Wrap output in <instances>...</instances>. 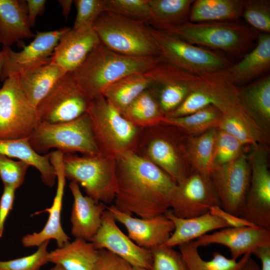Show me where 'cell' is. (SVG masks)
Returning a JSON list of instances; mask_svg holds the SVG:
<instances>
[{
    "mask_svg": "<svg viewBox=\"0 0 270 270\" xmlns=\"http://www.w3.org/2000/svg\"><path fill=\"white\" fill-rule=\"evenodd\" d=\"M174 223V228L170 238L162 246L174 248L194 241L208 232L230 228L221 218L209 212L202 215L182 218L175 216L171 210L164 214Z\"/></svg>",
    "mask_w": 270,
    "mask_h": 270,
    "instance_id": "27",
    "label": "cell"
},
{
    "mask_svg": "<svg viewBox=\"0 0 270 270\" xmlns=\"http://www.w3.org/2000/svg\"><path fill=\"white\" fill-rule=\"evenodd\" d=\"M3 62H4V52L2 50L0 51V74L1 73L2 68Z\"/></svg>",
    "mask_w": 270,
    "mask_h": 270,
    "instance_id": "53",
    "label": "cell"
},
{
    "mask_svg": "<svg viewBox=\"0 0 270 270\" xmlns=\"http://www.w3.org/2000/svg\"><path fill=\"white\" fill-rule=\"evenodd\" d=\"M152 85L144 73L126 76L107 87L102 95L121 113L142 92Z\"/></svg>",
    "mask_w": 270,
    "mask_h": 270,
    "instance_id": "35",
    "label": "cell"
},
{
    "mask_svg": "<svg viewBox=\"0 0 270 270\" xmlns=\"http://www.w3.org/2000/svg\"><path fill=\"white\" fill-rule=\"evenodd\" d=\"M177 188L166 172L136 152L116 157L114 205L120 210L144 218L164 214Z\"/></svg>",
    "mask_w": 270,
    "mask_h": 270,
    "instance_id": "1",
    "label": "cell"
},
{
    "mask_svg": "<svg viewBox=\"0 0 270 270\" xmlns=\"http://www.w3.org/2000/svg\"><path fill=\"white\" fill-rule=\"evenodd\" d=\"M188 138L178 128L160 123L142 130L135 152L178 184L192 170L188 152Z\"/></svg>",
    "mask_w": 270,
    "mask_h": 270,
    "instance_id": "3",
    "label": "cell"
},
{
    "mask_svg": "<svg viewBox=\"0 0 270 270\" xmlns=\"http://www.w3.org/2000/svg\"><path fill=\"white\" fill-rule=\"evenodd\" d=\"M68 28L36 32L34 40L22 49L14 51L10 47L3 46L4 62L0 80L8 77L22 76L50 62L51 57L60 38Z\"/></svg>",
    "mask_w": 270,
    "mask_h": 270,
    "instance_id": "14",
    "label": "cell"
},
{
    "mask_svg": "<svg viewBox=\"0 0 270 270\" xmlns=\"http://www.w3.org/2000/svg\"><path fill=\"white\" fill-rule=\"evenodd\" d=\"M106 11L146 23L150 17L148 0H105Z\"/></svg>",
    "mask_w": 270,
    "mask_h": 270,
    "instance_id": "41",
    "label": "cell"
},
{
    "mask_svg": "<svg viewBox=\"0 0 270 270\" xmlns=\"http://www.w3.org/2000/svg\"><path fill=\"white\" fill-rule=\"evenodd\" d=\"M136 126L145 128L162 123L165 114L152 87L142 92L122 113Z\"/></svg>",
    "mask_w": 270,
    "mask_h": 270,
    "instance_id": "34",
    "label": "cell"
},
{
    "mask_svg": "<svg viewBox=\"0 0 270 270\" xmlns=\"http://www.w3.org/2000/svg\"><path fill=\"white\" fill-rule=\"evenodd\" d=\"M218 128L210 129L196 136H189L188 152L192 170L210 178Z\"/></svg>",
    "mask_w": 270,
    "mask_h": 270,
    "instance_id": "38",
    "label": "cell"
},
{
    "mask_svg": "<svg viewBox=\"0 0 270 270\" xmlns=\"http://www.w3.org/2000/svg\"><path fill=\"white\" fill-rule=\"evenodd\" d=\"M133 270H149L144 268H140V267H134Z\"/></svg>",
    "mask_w": 270,
    "mask_h": 270,
    "instance_id": "55",
    "label": "cell"
},
{
    "mask_svg": "<svg viewBox=\"0 0 270 270\" xmlns=\"http://www.w3.org/2000/svg\"><path fill=\"white\" fill-rule=\"evenodd\" d=\"M16 190L12 187L4 186L0 199V238L3 235L6 221L12 208Z\"/></svg>",
    "mask_w": 270,
    "mask_h": 270,
    "instance_id": "47",
    "label": "cell"
},
{
    "mask_svg": "<svg viewBox=\"0 0 270 270\" xmlns=\"http://www.w3.org/2000/svg\"><path fill=\"white\" fill-rule=\"evenodd\" d=\"M100 43L92 25L68 28L55 48L50 62L60 67L66 73L70 72L80 66Z\"/></svg>",
    "mask_w": 270,
    "mask_h": 270,
    "instance_id": "22",
    "label": "cell"
},
{
    "mask_svg": "<svg viewBox=\"0 0 270 270\" xmlns=\"http://www.w3.org/2000/svg\"><path fill=\"white\" fill-rule=\"evenodd\" d=\"M222 116V112L218 108L210 105L186 116L164 117L162 123L174 126L187 135L194 136L218 128Z\"/></svg>",
    "mask_w": 270,
    "mask_h": 270,
    "instance_id": "37",
    "label": "cell"
},
{
    "mask_svg": "<svg viewBox=\"0 0 270 270\" xmlns=\"http://www.w3.org/2000/svg\"><path fill=\"white\" fill-rule=\"evenodd\" d=\"M90 100L69 72L56 82L36 108L40 122H67L86 114Z\"/></svg>",
    "mask_w": 270,
    "mask_h": 270,
    "instance_id": "12",
    "label": "cell"
},
{
    "mask_svg": "<svg viewBox=\"0 0 270 270\" xmlns=\"http://www.w3.org/2000/svg\"><path fill=\"white\" fill-rule=\"evenodd\" d=\"M68 186L73 197L70 218L72 234L75 238L90 242L100 226L107 206L84 196L76 182L70 181Z\"/></svg>",
    "mask_w": 270,
    "mask_h": 270,
    "instance_id": "23",
    "label": "cell"
},
{
    "mask_svg": "<svg viewBox=\"0 0 270 270\" xmlns=\"http://www.w3.org/2000/svg\"><path fill=\"white\" fill-rule=\"evenodd\" d=\"M150 80L166 115L176 109L202 82L204 74L192 73L162 60L144 73Z\"/></svg>",
    "mask_w": 270,
    "mask_h": 270,
    "instance_id": "13",
    "label": "cell"
},
{
    "mask_svg": "<svg viewBox=\"0 0 270 270\" xmlns=\"http://www.w3.org/2000/svg\"><path fill=\"white\" fill-rule=\"evenodd\" d=\"M238 104L270 138V76L238 88Z\"/></svg>",
    "mask_w": 270,
    "mask_h": 270,
    "instance_id": "24",
    "label": "cell"
},
{
    "mask_svg": "<svg viewBox=\"0 0 270 270\" xmlns=\"http://www.w3.org/2000/svg\"><path fill=\"white\" fill-rule=\"evenodd\" d=\"M86 113L100 153L116 158L135 152L144 128L126 118L102 94L91 100Z\"/></svg>",
    "mask_w": 270,
    "mask_h": 270,
    "instance_id": "5",
    "label": "cell"
},
{
    "mask_svg": "<svg viewBox=\"0 0 270 270\" xmlns=\"http://www.w3.org/2000/svg\"><path fill=\"white\" fill-rule=\"evenodd\" d=\"M50 241L38 246L33 254L8 260H0V270H40L49 262L48 247Z\"/></svg>",
    "mask_w": 270,
    "mask_h": 270,
    "instance_id": "42",
    "label": "cell"
},
{
    "mask_svg": "<svg viewBox=\"0 0 270 270\" xmlns=\"http://www.w3.org/2000/svg\"><path fill=\"white\" fill-rule=\"evenodd\" d=\"M64 154L56 150L50 152V161L56 174V192L50 207L36 212L34 215L42 212L48 214V220L38 232L27 234L22 238V244L25 248L38 246L46 241L54 240L58 247H60L70 242V237L65 232L61 224V213L66 178L64 172L62 158Z\"/></svg>",
    "mask_w": 270,
    "mask_h": 270,
    "instance_id": "19",
    "label": "cell"
},
{
    "mask_svg": "<svg viewBox=\"0 0 270 270\" xmlns=\"http://www.w3.org/2000/svg\"><path fill=\"white\" fill-rule=\"evenodd\" d=\"M260 260V270H270V246H264L256 248L252 253Z\"/></svg>",
    "mask_w": 270,
    "mask_h": 270,
    "instance_id": "50",
    "label": "cell"
},
{
    "mask_svg": "<svg viewBox=\"0 0 270 270\" xmlns=\"http://www.w3.org/2000/svg\"><path fill=\"white\" fill-rule=\"evenodd\" d=\"M62 10V13L66 18H67L71 10L74 0H58V1Z\"/></svg>",
    "mask_w": 270,
    "mask_h": 270,
    "instance_id": "51",
    "label": "cell"
},
{
    "mask_svg": "<svg viewBox=\"0 0 270 270\" xmlns=\"http://www.w3.org/2000/svg\"><path fill=\"white\" fill-rule=\"evenodd\" d=\"M209 212L224 221L230 228L257 226L240 216L225 211L220 206L211 208Z\"/></svg>",
    "mask_w": 270,
    "mask_h": 270,
    "instance_id": "48",
    "label": "cell"
},
{
    "mask_svg": "<svg viewBox=\"0 0 270 270\" xmlns=\"http://www.w3.org/2000/svg\"><path fill=\"white\" fill-rule=\"evenodd\" d=\"M66 74L60 67L49 63L20 76L21 88L35 107Z\"/></svg>",
    "mask_w": 270,
    "mask_h": 270,
    "instance_id": "32",
    "label": "cell"
},
{
    "mask_svg": "<svg viewBox=\"0 0 270 270\" xmlns=\"http://www.w3.org/2000/svg\"><path fill=\"white\" fill-rule=\"evenodd\" d=\"M237 104L238 88L224 76L221 70L204 74L200 84L176 109L165 117L186 116L210 105L216 106L222 112Z\"/></svg>",
    "mask_w": 270,
    "mask_h": 270,
    "instance_id": "16",
    "label": "cell"
},
{
    "mask_svg": "<svg viewBox=\"0 0 270 270\" xmlns=\"http://www.w3.org/2000/svg\"><path fill=\"white\" fill-rule=\"evenodd\" d=\"M90 242L96 249L107 250L124 260L134 267L150 270L152 264L150 251L140 247L125 234L107 210L102 214L100 228Z\"/></svg>",
    "mask_w": 270,
    "mask_h": 270,
    "instance_id": "18",
    "label": "cell"
},
{
    "mask_svg": "<svg viewBox=\"0 0 270 270\" xmlns=\"http://www.w3.org/2000/svg\"><path fill=\"white\" fill-rule=\"evenodd\" d=\"M269 146L254 147L248 156L250 186L239 216L270 230V172Z\"/></svg>",
    "mask_w": 270,
    "mask_h": 270,
    "instance_id": "11",
    "label": "cell"
},
{
    "mask_svg": "<svg viewBox=\"0 0 270 270\" xmlns=\"http://www.w3.org/2000/svg\"><path fill=\"white\" fill-rule=\"evenodd\" d=\"M0 154L17 158L34 167L46 185L54 186L56 174L50 161V153L44 155L38 153L31 146L28 138L0 140Z\"/></svg>",
    "mask_w": 270,
    "mask_h": 270,
    "instance_id": "30",
    "label": "cell"
},
{
    "mask_svg": "<svg viewBox=\"0 0 270 270\" xmlns=\"http://www.w3.org/2000/svg\"><path fill=\"white\" fill-rule=\"evenodd\" d=\"M50 270H64L58 265H54Z\"/></svg>",
    "mask_w": 270,
    "mask_h": 270,
    "instance_id": "54",
    "label": "cell"
},
{
    "mask_svg": "<svg viewBox=\"0 0 270 270\" xmlns=\"http://www.w3.org/2000/svg\"><path fill=\"white\" fill-rule=\"evenodd\" d=\"M150 251L152 256L150 270H188L182 254L174 248L160 246Z\"/></svg>",
    "mask_w": 270,
    "mask_h": 270,
    "instance_id": "43",
    "label": "cell"
},
{
    "mask_svg": "<svg viewBox=\"0 0 270 270\" xmlns=\"http://www.w3.org/2000/svg\"></svg>",
    "mask_w": 270,
    "mask_h": 270,
    "instance_id": "56",
    "label": "cell"
},
{
    "mask_svg": "<svg viewBox=\"0 0 270 270\" xmlns=\"http://www.w3.org/2000/svg\"><path fill=\"white\" fill-rule=\"evenodd\" d=\"M62 162L66 178L82 186L94 200L109 204L116 190V158L99 154L78 156L65 154Z\"/></svg>",
    "mask_w": 270,
    "mask_h": 270,
    "instance_id": "8",
    "label": "cell"
},
{
    "mask_svg": "<svg viewBox=\"0 0 270 270\" xmlns=\"http://www.w3.org/2000/svg\"><path fill=\"white\" fill-rule=\"evenodd\" d=\"M98 256L91 242L75 238L49 252L48 258L64 270H94Z\"/></svg>",
    "mask_w": 270,
    "mask_h": 270,
    "instance_id": "29",
    "label": "cell"
},
{
    "mask_svg": "<svg viewBox=\"0 0 270 270\" xmlns=\"http://www.w3.org/2000/svg\"><path fill=\"white\" fill-rule=\"evenodd\" d=\"M166 32L191 44L222 50L236 57L243 56L252 50L258 34L252 28L237 21H188Z\"/></svg>",
    "mask_w": 270,
    "mask_h": 270,
    "instance_id": "4",
    "label": "cell"
},
{
    "mask_svg": "<svg viewBox=\"0 0 270 270\" xmlns=\"http://www.w3.org/2000/svg\"><path fill=\"white\" fill-rule=\"evenodd\" d=\"M28 140L32 148L40 154L52 148L64 154L78 152L84 156H94L100 154L86 112L67 122H40Z\"/></svg>",
    "mask_w": 270,
    "mask_h": 270,
    "instance_id": "7",
    "label": "cell"
},
{
    "mask_svg": "<svg viewBox=\"0 0 270 270\" xmlns=\"http://www.w3.org/2000/svg\"><path fill=\"white\" fill-rule=\"evenodd\" d=\"M178 246L188 270H240L252 256L246 254L239 260H236L216 252L210 260H205L199 254L198 248L194 240Z\"/></svg>",
    "mask_w": 270,
    "mask_h": 270,
    "instance_id": "36",
    "label": "cell"
},
{
    "mask_svg": "<svg viewBox=\"0 0 270 270\" xmlns=\"http://www.w3.org/2000/svg\"><path fill=\"white\" fill-rule=\"evenodd\" d=\"M270 67V34L259 33L257 44L238 63L222 70L232 84L245 82L258 76Z\"/></svg>",
    "mask_w": 270,
    "mask_h": 270,
    "instance_id": "25",
    "label": "cell"
},
{
    "mask_svg": "<svg viewBox=\"0 0 270 270\" xmlns=\"http://www.w3.org/2000/svg\"><path fill=\"white\" fill-rule=\"evenodd\" d=\"M74 3L76 8L74 28L93 25L97 18L106 11L105 0H75Z\"/></svg>",
    "mask_w": 270,
    "mask_h": 270,
    "instance_id": "45",
    "label": "cell"
},
{
    "mask_svg": "<svg viewBox=\"0 0 270 270\" xmlns=\"http://www.w3.org/2000/svg\"><path fill=\"white\" fill-rule=\"evenodd\" d=\"M28 16L30 26L34 27L37 16L42 14L46 3V0H26Z\"/></svg>",
    "mask_w": 270,
    "mask_h": 270,
    "instance_id": "49",
    "label": "cell"
},
{
    "mask_svg": "<svg viewBox=\"0 0 270 270\" xmlns=\"http://www.w3.org/2000/svg\"><path fill=\"white\" fill-rule=\"evenodd\" d=\"M94 270H133V266L118 256L102 249L98 250Z\"/></svg>",
    "mask_w": 270,
    "mask_h": 270,
    "instance_id": "46",
    "label": "cell"
},
{
    "mask_svg": "<svg viewBox=\"0 0 270 270\" xmlns=\"http://www.w3.org/2000/svg\"><path fill=\"white\" fill-rule=\"evenodd\" d=\"M242 17L256 31L270 33V0H244Z\"/></svg>",
    "mask_w": 270,
    "mask_h": 270,
    "instance_id": "40",
    "label": "cell"
},
{
    "mask_svg": "<svg viewBox=\"0 0 270 270\" xmlns=\"http://www.w3.org/2000/svg\"><path fill=\"white\" fill-rule=\"evenodd\" d=\"M148 26L160 56L166 62L180 68L202 74L221 71L232 64L228 58L217 52Z\"/></svg>",
    "mask_w": 270,
    "mask_h": 270,
    "instance_id": "9",
    "label": "cell"
},
{
    "mask_svg": "<svg viewBox=\"0 0 270 270\" xmlns=\"http://www.w3.org/2000/svg\"><path fill=\"white\" fill-rule=\"evenodd\" d=\"M177 184L176 193L170 208L175 216L190 218L204 214L213 206H220L218 195L210 178L192 170Z\"/></svg>",
    "mask_w": 270,
    "mask_h": 270,
    "instance_id": "17",
    "label": "cell"
},
{
    "mask_svg": "<svg viewBox=\"0 0 270 270\" xmlns=\"http://www.w3.org/2000/svg\"><path fill=\"white\" fill-rule=\"evenodd\" d=\"M240 270H260V268L250 256Z\"/></svg>",
    "mask_w": 270,
    "mask_h": 270,
    "instance_id": "52",
    "label": "cell"
},
{
    "mask_svg": "<svg viewBox=\"0 0 270 270\" xmlns=\"http://www.w3.org/2000/svg\"><path fill=\"white\" fill-rule=\"evenodd\" d=\"M232 135L244 145L269 146L266 136L242 106L237 104L222 112L218 128Z\"/></svg>",
    "mask_w": 270,
    "mask_h": 270,
    "instance_id": "28",
    "label": "cell"
},
{
    "mask_svg": "<svg viewBox=\"0 0 270 270\" xmlns=\"http://www.w3.org/2000/svg\"><path fill=\"white\" fill-rule=\"evenodd\" d=\"M193 0H148L150 17L146 24L167 32L188 21Z\"/></svg>",
    "mask_w": 270,
    "mask_h": 270,
    "instance_id": "31",
    "label": "cell"
},
{
    "mask_svg": "<svg viewBox=\"0 0 270 270\" xmlns=\"http://www.w3.org/2000/svg\"><path fill=\"white\" fill-rule=\"evenodd\" d=\"M250 176L248 156L244 153L228 164L214 168L210 180L223 210L239 216L250 186Z\"/></svg>",
    "mask_w": 270,
    "mask_h": 270,
    "instance_id": "15",
    "label": "cell"
},
{
    "mask_svg": "<svg viewBox=\"0 0 270 270\" xmlns=\"http://www.w3.org/2000/svg\"><path fill=\"white\" fill-rule=\"evenodd\" d=\"M30 165L24 162L14 160L0 154V178L4 186L16 190L24 183Z\"/></svg>",
    "mask_w": 270,
    "mask_h": 270,
    "instance_id": "44",
    "label": "cell"
},
{
    "mask_svg": "<svg viewBox=\"0 0 270 270\" xmlns=\"http://www.w3.org/2000/svg\"><path fill=\"white\" fill-rule=\"evenodd\" d=\"M244 146L232 135L218 128L213 154V168L236 160L244 154Z\"/></svg>",
    "mask_w": 270,
    "mask_h": 270,
    "instance_id": "39",
    "label": "cell"
},
{
    "mask_svg": "<svg viewBox=\"0 0 270 270\" xmlns=\"http://www.w3.org/2000/svg\"><path fill=\"white\" fill-rule=\"evenodd\" d=\"M40 121L24 94L20 76L6 78L0 88V140L28 138Z\"/></svg>",
    "mask_w": 270,
    "mask_h": 270,
    "instance_id": "10",
    "label": "cell"
},
{
    "mask_svg": "<svg viewBox=\"0 0 270 270\" xmlns=\"http://www.w3.org/2000/svg\"><path fill=\"white\" fill-rule=\"evenodd\" d=\"M34 36L28 22L26 0H0V44L11 48Z\"/></svg>",
    "mask_w": 270,
    "mask_h": 270,
    "instance_id": "26",
    "label": "cell"
},
{
    "mask_svg": "<svg viewBox=\"0 0 270 270\" xmlns=\"http://www.w3.org/2000/svg\"><path fill=\"white\" fill-rule=\"evenodd\" d=\"M244 0H196L190 8L192 22L237 21L242 17Z\"/></svg>",
    "mask_w": 270,
    "mask_h": 270,
    "instance_id": "33",
    "label": "cell"
},
{
    "mask_svg": "<svg viewBox=\"0 0 270 270\" xmlns=\"http://www.w3.org/2000/svg\"><path fill=\"white\" fill-rule=\"evenodd\" d=\"M92 27L100 43L112 51L134 56H160L148 26L144 22L105 11Z\"/></svg>",
    "mask_w": 270,
    "mask_h": 270,
    "instance_id": "6",
    "label": "cell"
},
{
    "mask_svg": "<svg viewBox=\"0 0 270 270\" xmlns=\"http://www.w3.org/2000/svg\"><path fill=\"white\" fill-rule=\"evenodd\" d=\"M160 56H134L122 54L100 43L76 69L70 72L78 87L91 100L109 86L136 73H145L164 60Z\"/></svg>",
    "mask_w": 270,
    "mask_h": 270,
    "instance_id": "2",
    "label": "cell"
},
{
    "mask_svg": "<svg viewBox=\"0 0 270 270\" xmlns=\"http://www.w3.org/2000/svg\"><path fill=\"white\" fill-rule=\"evenodd\" d=\"M194 242L198 248L212 244L224 246L230 249L231 258L236 260L246 254H252L260 247L270 246V230L259 226L227 228Z\"/></svg>",
    "mask_w": 270,
    "mask_h": 270,
    "instance_id": "21",
    "label": "cell"
},
{
    "mask_svg": "<svg viewBox=\"0 0 270 270\" xmlns=\"http://www.w3.org/2000/svg\"><path fill=\"white\" fill-rule=\"evenodd\" d=\"M106 210L126 228L128 236L134 242L150 250L163 244L174 228L173 222L165 214L144 218L122 212L114 204L107 206Z\"/></svg>",
    "mask_w": 270,
    "mask_h": 270,
    "instance_id": "20",
    "label": "cell"
}]
</instances>
